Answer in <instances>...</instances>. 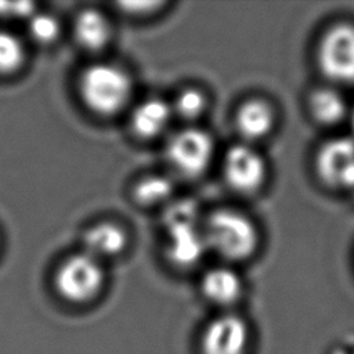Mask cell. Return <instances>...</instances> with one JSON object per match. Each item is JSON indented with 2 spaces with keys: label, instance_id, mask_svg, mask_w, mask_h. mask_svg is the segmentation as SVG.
Returning a JSON list of instances; mask_svg holds the SVG:
<instances>
[{
  "label": "cell",
  "instance_id": "10",
  "mask_svg": "<svg viewBox=\"0 0 354 354\" xmlns=\"http://www.w3.org/2000/svg\"><path fill=\"white\" fill-rule=\"evenodd\" d=\"M170 243L169 254L177 264L188 266L199 260L202 256L206 241L195 224H183L169 227Z\"/></svg>",
  "mask_w": 354,
  "mask_h": 354
},
{
  "label": "cell",
  "instance_id": "14",
  "mask_svg": "<svg viewBox=\"0 0 354 354\" xmlns=\"http://www.w3.org/2000/svg\"><path fill=\"white\" fill-rule=\"evenodd\" d=\"M75 35L82 47L95 51L108 43L111 28L106 18L97 10H83L76 18Z\"/></svg>",
  "mask_w": 354,
  "mask_h": 354
},
{
  "label": "cell",
  "instance_id": "15",
  "mask_svg": "<svg viewBox=\"0 0 354 354\" xmlns=\"http://www.w3.org/2000/svg\"><path fill=\"white\" fill-rule=\"evenodd\" d=\"M311 116L321 124H336L346 115L343 97L332 88H318L308 98Z\"/></svg>",
  "mask_w": 354,
  "mask_h": 354
},
{
  "label": "cell",
  "instance_id": "5",
  "mask_svg": "<svg viewBox=\"0 0 354 354\" xmlns=\"http://www.w3.org/2000/svg\"><path fill=\"white\" fill-rule=\"evenodd\" d=\"M214 142L207 131L184 129L176 133L167 144V159L173 169L183 176L202 174L213 156Z\"/></svg>",
  "mask_w": 354,
  "mask_h": 354
},
{
  "label": "cell",
  "instance_id": "6",
  "mask_svg": "<svg viewBox=\"0 0 354 354\" xmlns=\"http://www.w3.org/2000/svg\"><path fill=\"white\" fill-rule=\"evenodd\" d=\"M223 171L227 183L238 192L257 191L266 180V162L263 156L246 144L234 145L224 156Z\"/></svg>",
  "mask_w": 354,
  "mask_h": 354
},
{
  "label": "cell",
  "instance_id": "7",
  "mask_svg": "<svg viewBox=\"0 0 354 354\" xmlns=\"http://www.w3.org/2000/svg\"><path fill=\"white\" fill-rule=\"evenodd\" d=\"M249 326L235 314L212 319L202 336L203 354H245L249 346Z\"/></svg>",
  "mask_w": 354,
  "mask_h": 354
},
{
  "label": "cell",
  "instance_id": "11",
  "mask_svg": "<svg viewBox=\"0 0 354 354\" xmlns=\"http://www.w3.org/2000/svg\"><path fill=\"white\" fill-rule=\"evenodd\" d=\"M202 292L213 303L228 306L238 300L242 293L239 275L227 267L209 270L202 278Z\"/></svg>",
  "mask_w": 354,
  "mask_h": 354
},
{
  "label": "cell",
  "instance_id": "9",
  "mask_svg": "<svg viewBox=\"0 0 354 354\" xmlns=\"http://www.w3.org/2000/svg\"><path fill=\"white\" fill-rule=\"evenodd\" d=\"M274 120L272 108L268 102L260 98L245 101L239 106L235 118L239 134L249 141L266 137L272 130Z\"/></svg>",
  "mask_w": 354,
  "mask_h": 354
},
{
  "label": "cell",
  "instance_id": "18",
  "mask_svg": "<svg viewBox=\"0 0 354 354\" xmlns=\"http://www.w3.org/2000/svg\"><path fill=\"white\" fill-rule=\"evenodd\" d=\"M29 33L35 41L40 44H48L58 37L59 25L51 15L36 14L32 15L29 21Z\"/></svg>",
  "mask_w": 354,
  "mask_h": 354
},
{
  "label": "cell",
  "instance_id": "17",
  "mask_svg": "<svg viewBox=\"0 0 354 354\" xmlns=\"http://www.w3.org/2000/svg\"><path fill=\"white\" fill-rule=\"evenodd\" d=\"M173 191L171 181L163 176H149L142 178L136 187V198L141 203H158L165 201Z\"/></svg>",
  "mask_w": 354,
  "mask_h": 354
},
{
  "label": "cell",
  "instance_id": "16",
  "mask_svg": "<svg viewBox=\"0 0 354 354\" xmlns=\"http://www.w3.org/2000/svg\"><path fill=\"white\" fill-rule=\"evenodd\" d=\"M22 41L7 30H0V73H12L24 62Z\"/></svg>",
  "mask_w": 354,
  "mask_h": 354
},
{
  "label": "cell",
  "instance_id": "2",
  "mask_svg": "<svg viewBox=\"0 0 354 354\" xmlns=\"http://www.w3.org/2000/svg\"><path fill=\"white\" fill-rule=\"evenodd\" d=\"M79 88L84 104L100 115L119 112L133 90L129 75L111 64L90 65L80 76Z\"/></svg>",
  "mask_w": 354,
  "mask_h": 354
},
{
  "label": "cell",
  "instance_id": "20",
  "mask_svg": "<svg viewBox=\"0 0 354 354\" xmlns=\"http://www.w3.org/2000/svg\"><path fill=\"white\" fill-rule=\"evenodd\" d=\"M33 12L32 3H0V14L11 17H28Z\"/></svg>",
  "mask_w": 354,
  "mask_h": 354
},
{
  "label": "cell",
  "instance_id": "8",
  "mask_svg": "<svg viewBox=\"0 0 354 354\" xmlns=\"http://www.w3.org/2000/svg\"><path fill=\"white\" fill-rule=\"evenodd\" d=\"M319 178L329 187L354 185V141L336 138L325 142L317 155Z\"/></svg>",
  "mask_w": 354,
  "mask_h": 354
},
{
  "label": "cell",
  "instance_id": "12",
  "mask_svg": "<svg viewBox=\"0 0 354 354\" xmlns=\"http://www.w3.org/2000/svg\"><path fill=\"white\" fill-rule=\"evenodd\" d=\"M170 106L160 98H148L138 104L131 113L133 130L145 138L159 136L169 124Z\"/></svg>",
  "mask_w": 354,
  "mask_h": 354
},
{
  "label": "cell",
  "instance_id": "13",
  "mask_svg": "<svg viewBox=\"0 0 354 354\" xmlns=\"http://www.w3.org/2000/svg\"><path fill=\"white\" fill-rule=\"evenodd\" d=\"M124 231L112 223H101L91 227L84 235V253L100 260L118 256L126 248Z\"/></svg>",
  "mask_w": 354,
  "mask_h": 354
},
{
  "label": "cell",
  "instance_id": "1",
  "mask_svg": "<svg viewBox=\"0 0 354 354\" xmlns=\"http://www.w3.org/2000/svg\"><path fill=\"white\" fill-rule=\"evenodd\" d=\"M203 236L206 246L234 261L250 257L259 245L254 224L242 213L231 209L213 212L205 224Z\"/></svg>",
  "mask_w": 354,
  "mask_h": 354
},
{
  "label": "cell",
  "instance_id": "19",
  "mask_svg": "<svg viewBox=\"0 0 354 354\" xmlns=\"http://www.w3.org/2000/svg\"><path fill=\"white\" fill-rule=\"evenodd\" d=\"M174 106L176 112L184 119H195L202 115L206 106V98L202 91L196 88H187L178 94Z\"/></svg>",
  "mask_w": 354,
  "mask_h": 354
},
{
  "label": "cell",
  "instance_id": "3",
  "mask_svg": "<svg viewBox=\"0 0 354 354\" xmlns=\"http://www.w3.org/2000/svg\"><path fill=\"white\" fill-rule=\"evenodd\" d=\"M319 72L332 83L354 84V25L339 22L329 26L317 47Z\"/></svg>",
  "mask_w": 354,
  "mask_h": 354
},
{
  "label": "cell",
  "instance_id": "4",
  "mask_svg": "<svg viewBox=\"0 0 354 354\" xmlns=\"http://www.w3.org/2000/svg\"><path fill=\"white\" fill-rule=\"evenodd\" d=\"M104 278L101 261L87 253H79L61 264L55 274V288L65 300L83 303L100 293Z\"/></svg>",
  "mask_w": 354,
  "mask_h": 354
}]
</instances>
